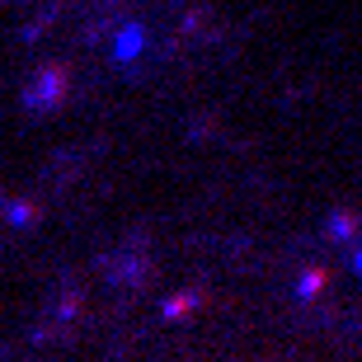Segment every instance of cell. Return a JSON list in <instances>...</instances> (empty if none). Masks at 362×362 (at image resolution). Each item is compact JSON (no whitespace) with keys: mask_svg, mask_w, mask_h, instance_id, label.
<instances>
[{"mask_svg":"<svg viewBox=\"0 0 362 362\" xmlns=\"http://www.w3.org/2000/svg\"><path fill=\"white\" fill-rule=\"evenodd\" d=\"M24 104L28 108H57V104H66V71H62V66H38V76H33L28 90H24Z\"/></svg>","mask_w":362,"mask_h":362,"instance_id":"cell-1","label":"cell"},{"mask_svg":"<svg viewBox=\"0 0 362 362\" xmlns=\"http://www.w3.org/2000/svg\"><path fill=\"white\" fill-rule=\"evenodd\" d=\"M325 282H329L325 269H306L301 278H296V296H301V301H315V296L325 292Z\"/></svg>","mask_w":362,"mask_h":362,"instance_id":"cell-2","label":"cell"},{"mask_svg":"<svg viewBox=\"0 0 362 362\" xmlns=\"http://www.w3.org/2000/svg\"><path fill=\"white\" fill-rule=\"evenodd\" d=\"M5 221L10 226H33L38 221V207L33 202H5Z\"/></svg>","mask_w":362,"mask_h":362,"instance_id":"cell-3","label":"cell"},{"mask_svg":"<svg viewBox=\"0 0 362 362\" xmlns=\"http://www.w3.org/2000/svg\"><path fill=\"white\" fill-rule=\"evenodd\" d=\"M353 230H358V212H334L329 216V235H334V240H349Z\"/></svg>","mask_w":362,"mask_h":362,"instance_id":"cell-4","label":"cell"},{"mask_svg":"<svg viewBox=\"0 0 362 362\" xmlns=\"http://www.w3.org/2000/svg\"><path fill=\"white\" fill-rule=\"evenodd\" d=\"M193 301H198L193 292H184V296H170V301H165V320H184L188 310H193Z\"/></svg>","mask_w":362,"mask_h":362,"instance_id":"cell-5","label":"cell"},{"mask_svg":"<svg viewBox=\"0 0 362 362\" xmlns=\"http://www.w3.org/2000/svg\"><path fill=\"white\" fill-rule=\"evenodd\" d=\"M136 47H141V33H136V28H127V33H122V42H118V57L127 62V57H132Z\"/></svg>","mask_w":362,"mask_h":362,"instance_id":"cell-6","label":"cell"},{"mask_svg":"<svg viewBox=\"0 0 362 362\" xmlns=\"http://www.w3.org/2000/svg\"><path fill=\"white\" fill-rule=\"evenodd\" d=\"M353 269H358V273H362V250H358V255H353Z\"/></svg>","mask_w":362,"mask_h":362,"instance_id":"cell-7","label":"cell"}]
</instances>
